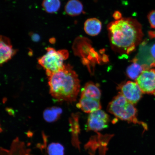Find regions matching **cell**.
Instances as JSON below:
<instances>
[{"instance_id": "19", "label": "cell", "mask_w": 155, "mask_h": 155, "mask_svg": "<svg viewBox=\"0 0 155 155\" xmlns=\"http://www.w3.org/2000/svg\"><path fill=\"white\" fill-rule=\"evenodd\" d=\"M32 40L35 42H38L40 40V37L37 34L34 33H31L30 34Z\"/></svg>"}, {"instance_id": "4", "label": "cell", "mask_w": 155, "mask_h": 155, "mask_svg": "<svg viewBox=\"0 0 155 155\" xmlns=\"http://www.w3.org/2000/svg\"><path fill=\"white\" fill-rule=\"evenodd\" d=\"M46 53L38 58V62L45 70L48 77L62 69L64 62L69 57V53L65 49L57 51L53 48H46Z\"/></svg>"}, {"instance_id": "10", "label": "cell", "mask_w": 155, "mask_h": 155, "mask_svg": "<svg viewBox=\"0 0 155 155\" xmlns=\"http://www.w3.org/2000/svg\"><path fill=\"white\" fill-rule=\"evenodd\" d=\"M101 97V91L98 84L92 82L87 83L81 91V97L100 100Z\"/></svg>"}, {"instance_id": "6", "label": "cell", "mask_w": 155, "mask_h": 155, "mask_svg": "<svg viewBox=\"0 0 155 155\" xmlns=\"http://www.w3.org/2000/svg\"><path fill=\"white\" fill-rule=\"evenodd\" d=\"M136 83L143 93L155 95V69H145L137 79Z\"/></svg>"}, {"instance_id": "13", "label": "cell", "mask_w": 155, "mask_h": 155, "mask_svg": "<svg viewBox=\"0 0 155 155\" xmlns=\"http://www.w3.org/2000/svg\"><path fill=\"white\" fill-rule=\"evenodd\" d=\"M133 62L127 68L126 72L129 78L136 80L143 71L150 67L146 65L141 64L137 61H133Z\"/></svg>"}, {"instance_id": "12", "label": "cell", "mask_w": 155, "mask_h": 155, "mask_svg": "<svg viewBox=\"0 0 155 155\" xmlns=\"http://www.w3.org/2000/svg\"><path fill=\"white\" fill-rule=\"evenodd\" d=\"M82 3L79 0H69L65 7V11L67 14L71 16H76L83 12Z\"/></svg>"}, {"instance_id": "2", "label": "cell", "mask_w": 155, "mask_h": 155, "mask_svg": "<svg viewBox=\"0 0 155 155\" xmlns=\"http://www.w3.org/2000/svg\"><path fill=\"white\" fill-rule=\"evenodd\" d=\"M48 78L50 94L55 100L71 103L76 100L80 91V81L71 65L65 64L62 69Z\"/></svg>"}, {"instance_id": "8", "label": "cell", "mask_w": 155, "mask_h": 155, "mask_svg": "<svg viewBox=\"0 0 155 155\" xmlns=\"http://www.w3.org/2000/svg\"><path fill=\"white\" fill-rule=\"evenodd\" d=\"M0 51V64L2 65L10 60L16 53L17 50L13 49L9 38L1 35Z\"/></svg>"}, {"instance_id": "17", "label": "cell", "mask_w": 155, "mask_h": 155, "mask_svg": "<svg viewBox=\"0 0 155 155\" xmlns=\"http://www.w3.org/2000/svg\"><path fill=\"white\" fill-rule=\"evenodd\" d=\"M148 18L151 28L155 29V10L149 13Z\"/></svg>"}, {"instance_id": "3", "label": "cell", "mask_w": 155, "mask_h": 155, "mask_svg": "<svg viewBox=\"0 0 155 155\" xmlns=\"http://www.w3.org/2000/svg\"><path fill=\"white\" fill-rule=\"evenodd\" d=\"M108 110L120 119L127 121L128 123L141 124L144 126L145 124L139 121L137 119V110L134 104L128 101L124 97L119 94L114 97L110 103Z\"/></svg>"}, {"instance_id": "20", "label": "cell", "mask_w": 155, "mask_h": 155, "mask_svg": "<svg viewBox=\"0 0 155 155\" xmlns=\"http://www.w3.org/2000/svg\"><path fill=\"white\" fill-rule=\"evenodd\" d=\"M114 18L115 20H118L122 18V15L120 12L119 11H116L114 13Z\"/></svg>"}, {"instance_id": "7", "label": "cell", "mask_w": 155, "mask_h": 155, "mask_svg": "<svg viewBox=\"0 0 155 155\" xmlns=\"http://www.w3.org/2000/svg\"><path fill=\"white\" fill-rule=\"evenodd\" d=\"M121 94L132 104H137L142 97L143 92L137 83L132 81L122 83L118 86Z\"/></svg>"}, {"instance_id": "18", "label": "cell", "mask_w": 155, "mask_h": 155, "mask_svg": "<svg viewBox=\"0 0 155 155\" xmlns=\"http://www.w3.org/2000/svg\"><path fill=\"white\" fill-rule=\"evenodd\" d=\"M150 53L151 57L154 62H155V44L151 46L150 48Z\"/></svg>"}, {"instance_id": "14", "label": "cell", "mask_w": 155, "mask_h": 155, "mask_svg": "<svg viewBox=\"0 0 155 155\" xmlns=\"http://www.w3.org/2000/svg\"><path fill=\"white\" fill-rule=\"evenodd\" d=\"M62 112L61 108L58 107H48L44 111V119L48 123H53L57 121L61 117Z\"/></svg>"}, {"instance_id": "5", "label": "cell", "mask_w": 155, "mask_h": 155, "mask_svg": "<svg viewBox=\"0 0 155 155\" xmlns=\"http://www.w3.org/2000/svg\"><path fill=\"white\" fill-rule=\"evenodd\" d=\"M109 122L108 114L101 110H98L89 115L86 129L87 131H101L108 127Z\"/></svg>"}, {"instance_id": "11", "label": "cell", "mask_w": 155, "mask_h": 155, "mask_svg": "<svg viewBox=\"0 0 155 155\" xmlns=\"http://www.w3.org/2000/svg\"><path fill=\"white\" fill-rule=\"evenodd\" d=\"M102 23L96 18L87 19L84 24V30L86 33L91 36L97 35L101 31Z\"/></svg>"}, {"instance_id": "21", "label": "cell", "mask_w": 155, "mask_h": 155, "mask_svg": "<svg viewBox=\"0 0 155 155\" xmlns=\"http://www.w3.org/2000/svg\"><path fill=\"white\" fill-rule=\"evenodd\" d=\"M152 67H155V62L154 63H153L150 66V68H152Z\"/></svg>"}, {"instance_id": "9", "label": "cell", "mask_w": 155, "mask_h": 155, "mask_svg": "<svg viewBox=\"0 0 155 155\" xmlns=\"http://www.w3.org/2000/svg\"><path fill=\"white\" fill-rule=\"evenodd\" d=\"M77 106L83 112L90 114L101 108L100 100L84 97H81Z\"/></svg>"}, {"instance_id": "15", "label": "cell", "mask_w": 155, "mask_h": 155, "mask_svg": "<svg viewBox=\"0 0 155 155\" xmlns=\"http://www.w3.org/2000/svg\"><path fill=\"white\" fill-rule=\"evenodd\" d=\"M42 6L46 12L52 14L59 10L61 2L60 0H43Z\"/></svg>"}, {"instance_id": "16", "label": "cell", "mask_w": 155, "mask_h": 155, "mask_svg": "<svg viewBox=\"0 0 155 155\" xmlns=\"http://www.w3.org/2000/svg\"><path fill=\"white\" fill-rule=\"evenodd\" d=\"M48 152L49 155H63V147L59 143H52L48 148Z\"/></svg>"}, {"instance_id": "1", "label": "cell", "mask_w": 155, "mask_h": 155, "mask_svg": "<svg viewBox=\"0 0 155 155\" xmlns=\"http://www.w3.org/2000/svg\"><path fill=\"white\" fill-rule=\"evenodd\" d=\"M107 29L112 49L118 53H130L142 41V26L135 19L122 18L110 23Z\"/></svg>"}]
</instances>
